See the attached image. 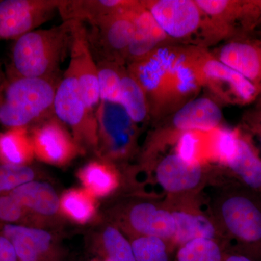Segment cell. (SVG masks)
Returning a JSON list of instances; mask_svg holds the SVG:
<instances>
[{
    "label": "cell",
    "instance_id": "cell-1",
    "mask_svg": "<svg viewBox=\"0 0 261 261\" xmlns=\"http://www.w3.org/2000/svg\"><path fill=\"white\" fill-rule=\"evenodd\" d=\"M71 39L69 20L24 34L14 41L8 75L27 78L58 77L61 63L69 55Z\"/></svg>",
    "mask_w": 261,
    "mask_h": 261
},
{
    "label": "cell",
    "instance_id": "cell-2",
    "mask_svg": "<svg viewBox=\"0 0 261 261\" xmlns=\"http://www.w3.org/2000/svg\"><path fill=\"white\" fill-rule=\"evenodd\" d=\"M58 79L8 75L0 86V125L29 128L54 116Z\"/></svg>",
    "mask_w": 261,
    "mask_h": 261
},
{
    "label": "cell",
    "instance_id": "cell-3",
    "mask_svg": "<svg viewBox=\"0 0 261 261\" xmlns=\"http://www.w3.org/2000/svg\"><path fill=\"white\" fill-rule=\"evenodd\" d=\"M181 50L201 87L208 89L225 102L247 105L260 95V87L220 61L203 47H181Z\"/></svg>",
    "mask_w": 261,
    "mask_h": 261
},
{
    "label": "cell",
    "instance_id": "cell-4",
    "mask_svg": "<svg viewBox=\"0 0 261 261\" xmlns=\"http://www.w3.org/2000/svg\"><path fill=\"white\" fill-rule=\"evenodd\" d=\"M53 110L54 116L69 128L82 154L97 155L96 111L84 99L78 81L68 68L57 87Z\"/></svg>",
    "mask_w": 261,
    "mask_h": 261
},
{
    "label": "cell",
    "instance_id": "cell-5",
    "mask_svg": "<svg viewBox=\"0 0 261 261\" xmlns=\"http://www.w3.org/2000/svg\"><path fill=\"white\" fill-rule=\"evenodd\" d=\"M220 223L228 236L245 247H261V197L246 188L225 192L217 205Z\"/></svg>",
    "mask_w": 261,
    "mask_h": 261
},
{
    "label": "cell",
    "instance_id": "cell-6",
    "mask_svg": "<svg viewBox=\"0 0 261 261\" xmlns=\"http://www.w3.org/2000/svg\"><path fill=\"white\" fill-rule=\"evenodd\" d=\"M176 54L177 47L165 45L127 65V69L145 92L149 116L157 118L171 110V73Z\"/></svg>",
    "mask_w": 261,
    "mask_h": 261
},
{
    "label": "cell",
    "instance_id": "cell-7",
    "mask_svg": "<svg viewBox=\"0 0 261 261\" xmlns=\"http://www.w3.org/2000/svg\"><path fill=\"white\" fill-rule=\"evenodd\" d=\"M97 157L113 163L134 154L138 127L121 105L100 102L96 109Z\"/></svg>",
    "mask_w": 261,
    "mask_h": 261
},
{
    "label": "cell",
    "instance_id": "cell-8",
    "mask_svg": "<svg viewBox=\"0 0 261 261\" xmlns=\"http://www.w3.org/2000/svg\"><path fill=\"white\" fill-rule=\"evenodd\" d=\"M168 39L190 41L195 37L210 40L209 23L196 0H142Z\"/></svg>",
    "mask_w": 261,
    "mask_h": 261
},
{
    "label": "cell",
    "instance_id": "cell-9",
    "mask_svg": "<svg viewBox=\"0 0 261 261\" xmlns=\"http://www.w3.org/2000/svg\"><path fill=\"white\" fill-rule=\"evenodd\" d=\"M208 20L211 40L248 37L261 25V1L196 0Z\"/></svg>",
    "mask_w": 261,
    "mask_h": 261
},
{
    "label": "cell",
    "instance_id": "cell-10",
    "mask_svg": "<svg viewBox=\"0 0 261 261\" xmlns=\"http://www.w3.org/2000/svg\"><path fill=\"white\" fill-rule=\"evenodd\" d=\"M132 7L109 15L87 28L89 44L96 62L126 64L127 49L135 34V25L129 14Z\"/></svg>",
    "mask_w": 261,
    "mask_h": 261
},
{
    "label": "cell",
    "instance_id": "cell-11",
    "mask_svg": "<svg viewBox=\"0 0 261 261\" xmlns=\"http://www.w3.org/2000/svg\"><path fill=\"white\" fill-rule=\"evenodd\" d=\"M61 0H0V41L16 40L58 13Z\"/></svg>",
    "mask_w": 261,
    "mask_h": 261
},
{
    "label": "cell",
    "instance_id": "cell-12",
    "mask_svg": "<svg viewBox=\"0 0 261 261\" xmlns=\"http://www.w3.org/2000/svg\"><path fill=\"white\" fill-rule=\"evenodd\" d=\"M30 135L35 158L43 163L65 166L82 154L70 130L55 116L33 126Z\"/></svg>",
    "mask_w": 261,
    "mask_h": 261
},
{
    "label": "cell",
    "instance_id": "cell-13",
    "mask_svg": "<svg viewBox=\"0 0 261 261\" xmlns=\"http://www.w3.org/2000/svg\"><path fill=\"white\" fill-rule=\"evenodd\" d=\"M69 21L71 23L72 39L68 68L78 81L84 99L89 107L96 111L100 102L97 63L89 44L87 27L82 22Z\"/></svg>",
    "mask_w": 261,
    "mask_h": 261
},
{
    "label": "cell",
    "instance_id": "cell-14",
    "mask_svg": "<svg viewBox=\"0 0 261 261\" xmlns=\"http://www.w3.org/2000/svg\"><path fill=\"white\" fill-rule=\"evenodd\" d=\"M0 233L10 240L20 261H61L56 239L46 230L0 222Z\"/></svg>",
    "mask_w": 261,
    "mask_h": 261
},
{
    "label": "cell",
    "instance_id": "cell-15",
    "mask_svg": "<svg viewBox=\"0 0 261 261\" xmlns=\"http://www.w3.org/2000/svg\"><path fill=\"white\" fill-rule=\"evenodd\" d=\"M124 217L126 226L136 236L155 237L172 243L176 223L170 207L142 201L130 206Z\"/></svg>",
    "mask_w": 261,
    "mask_h": 261
},
{
    "label": "cell",
    "instance_id": "cell-16",
    "mask_svg": "<svg viewBox=\"0 0 261 261\" xmlns=\"http://www.w3.org/2000/svg\"><path fill=\"white\" fill-rule=\"evenodd\" d=\"M214 55L220 61L260 87L261 39L247 37L231 39Z\"/></svg>",
    "mask_w": 261,
    "mask_h": 261
},
{
    "label": "cell",
    "instance_id": "cell-17",
    "mask_svg": "<svg viewBox=\"0 0 261 261\" xmlns=\"http://www.w3.org/2000/svg\"><path fill=\"white\" fill-rule=\"evenodd\" d=\"M32 216L36 227L51 224L61 214L60 198L45 182L32 181L10 192Z\"/></svg>",
    "mask_w": 261,
    "mask_h": 261
},
{
    "label": "cell",
    "instance_id": "cell-18",
    "mask_svg": "<svg viewBox=\"0 0 261 261\" xmlns=\"http://www.w3.org/2000/svg\"><path fill=\"white\" fill-rule=\"evenodd\" d=\"M155 174L163 190L174 195H185L197 190L205 178L204 166L189 164L175 152L160 161Z\"/></svg>",
    "mask_w": 261,
    "mask_h": 261
},
{
    "label": "cell",
    "instance_id": "cell-19",
    "mask_svg": "<svg viewBox=\"0 0 261 261\" xmlns=\"http://www.w3.org/2000/svg\"><path fill=\"white\" fill-rule=\"evenodd\" d=\"M135 25V34L126 55L127 65L142 59L158 48L163 47L168 38L142 1L129 10Z\"/></svg>",
    "mask_w": 261,
    "mask_h": 261
},
{
    "label": "cell",
    "instance_id": "cell-20",
    "mask_svg": "<svg viewBox=\"0 0 261 261\" xmlns=\"http://www.w3.org/2000/svg\"><path fill=\"white\" fill-rule=\"evenodd\" d=\"M222 127L183 132L176 139L175 153L189 164L205 166L219 162V144Z\"/></svg>",
    "mask_w": 261,
    "mask_h": 261
},
{
    "label": "cell",
    "instance_id": "cell-21",
    "mask_svg": "<svg viewBox=\"0 0 261 261\" xmlns=\"http://www.w3.org/2000/svg\"><path fill=\"white\" fill-rule=\"evenodd\" d=\"M222 111L209 97H195L176 110L171 125L177 137L188 130H207L221 126Z\"/></svg>",
    "mask_w": 261,
    "mask_h": 261
},
{
    "label": "cell",
    "instance_id": "cell-22",
    "mask_svg": "<svg viewBox=\"0 0 261 261\" xmlns=\"http://www.w3.org/2000/svg\"><path fill=\"white\" fill-rule=\"evenodd\" d=\"M136 3L137 0H61L58 13L63 21L74 20L90 27Z\"/></svg>",
    "mask_w": 261,
    "mask_h": 261
},
{
    "label": "cell",
    "instance_id": "cell-23",
    "mask_svg": "<svg viewBox=\"0 0 261 261\" xmlns=\"http://www.w3.org/2000/svg\"><path fill=\"white\" fill-rule=\"evenodd\" d=\"M226 166L246 188L261 195V158L249 137L240 130L236 152Z\"/></svg>",
    "mask_w": 261,
    "mask_h": 261
},
{
    "label": "cell",
    "instance_id": "cell-24",
    "mask_svg": "<svg viewBox=\"0 0 261 261\" xmlns=\"http://www.w3.org/2000/svg\"><path fill=\"white\" fill-rule=\"evenodd\" d=\"M176 223V232L172 243L178 246L197 240L213 239L216 240L219 228L203 213L190 207L171 208Z\"/></svg>",
    "mask_w": 261,
    "mask_h": 261
},
{
    "label": "cell",
    "instance_id": "cell-25",
    "mask_svg": "<svg viewBox=\"0 0 261 261\" xmlns=\"http://www.w3.org/2000/svg\"><path fill=\"white\" fill-rule=\"evenodd\" d=\"M84 190L95 198L112 195L120 186L119 173L113 163L98 159L87 163L77 172Z\"/></svg>",
    "mask_w": 261,
    "mask_h": 261
},
{
    "label": "cell",
    "instance_id": "cell-26",
    "mask_svg": "<svg viewBox=\"0 0 261 261\" xmlns=\"http://www.w3.org/2000/svg\"><path fill=\"white\" fill-rule=\"evenodd\" d=\"M35 158L30 132L27 128H8L0 132V163L6 166H30Z\"/></svg>",
    "mask_w": 261,
    "mask_h": 261
},
{
    "label": "cell",
    "instance_id": "cell-27",
    "mask_svg": "<svg viewBox=\"0 0 261 261\" xmlns=\"http://www.w3.org/2000/svg\"><path fill=\"white\" fill-rule=\"evenodd\" d=\"M60 211L63 216L72 222L87 224L97 216V201L84 189H70L60 198Z\"/></svg>",
    "mask_w": 261,
    "mask_h": 261
},
{
    "label": "cell",
    "instance_id": "cell-28",
    "mask_svg": "<svg viewBox=\"0 0 261 261\" xmlns=\"http://www.w3.org/2000/svg\"><path fill=\"white\" fill-rule=\"evenodd\" d=\"M120 105L137 124L149 117L148 102L145 92L127 67L122 77Z\"/></svg>",
    "mask_w": 261,
    "mask_h": 261
},
{
    "label": "cell",
    "instance_id": "cell-29",
    "mask_svg": "<svg viewBox=\"0 0 261 261\" xmlns=\"http://www.w3.org/2000/svg\"><path fill=\"white\" fill-rule=\"evenodd\" d=\"M94 249L103 261H136L130 242L116 226L102 230Z\"/></svg>",
    "mask_w": 261,
    "mask_h": 261
},
{
    "label": "cell",
    "instance_id": "cell-30",
    "mask_svg": "<svg viewBox=\"0 0 261 261\" xmlns=\"http://www.w3.org/2000/svg\"><path fill=\"white\" fill-rule=\"evenodd\" d=\"M100 102L120 104L122 77L126 67L114 62H97Z\"/></svg>",
    "mask_w": 261,
    "mask_h": 261
},
{
    "label": "cell",
    "instance_id": "cell-31",
    "mask_svg": "<svg viewBox=\"0 0 261 261\" xmlns=\"http://www.w3.org/2000/svg\"><path fill=\"white\" fill-rule=\"evenodd\" d=\"M177 261H224V255L216 240L197 239L181 245Z\"/></svg>",
    "mask_w": 261,
    "mask_h": 261
},
{
    "label": "cell",
    "instance_id": "cell-32",
    "mask_svg": "<svg viewBox=\"0 0 261 261\" xmlns=\"http://www.w3.org/2000/svg\"><path fill=\"white\" fill-rule=\"evenodd\" d=\"M130 245L136 261H169L168 243L163 239L136 236Z\"/></svg>",
    "mask_w": 261,
    "mask_h": 261
},
{
    "label": "cell",
    "instance_id": "cell-33",
    "mask_svg": "<svg viewBox=\"0 0 261 261\" xmlns=\"http://www.w3.org/2000/svg\"><path fill=\"white\" fill-rule=\"evenodd\" d=\"M0 222L36 227L32 216L10 193L0 195Z\"/></svg>",
    "mask_w": 261,
    "mask_h": 261
},
{
    "label": "cell",
    "instance_id": "cell-34",
    "mask_svg": "<svg viewBox=\"0 0 261 261\" xmlns=\"http://www.w3.org/2000/svg\"><path fill=\"white\" fill-rule=\"evenodd\" d=\"M37 176L35 170L30 166H6L0 163V195L10 192L27 182L34 181Z\"/></svg>",
    "mask_w": 261,
    "mask_h": 261
},
{
    "label": "cell",
    "instance_id": "cell-35",
    "mask_svg": "<svg viewBox=\"0 0 261 261\" xmlns=\"http://www.w3.org/2000/svg\"><path fill=\"white\" fill-rule=\"evenodd\" d=\"M0 261H20L14 247L8 238L0 233Z\"/></svg>",
    "mask_w": 261,
    "mask_h": 261
},
{
    "label": "cell",
    "instance_id": "cell-36",
    "mask_svg": "<svg viewBox=\"0 0 261 261\" xmlns=\"http://www.w3.org/2000/svg\"><path fill=\"white\" fill-rule=\"evenodd\" d=\"M224 261H252L248 257L240 255H230L227 257H225Z\"/></svg>",
    "mask_w": 261,
    "mask_h": 261
},
{
    "label": "cell",
    "instance_id": "cell-37",
    "mask_svg": "<svg viewBox=\"0 0 261 261\" xmlns=\"http://www.w3.org/2000/svg\"><path fill=\"white\" fill-rule=\"evenodd\" d=\"M260 113V114L259 115L258 118H257V126L255 127V129H256L257 135L259 136L261 143V112Z\"/></svg>",
    "mask_w": 261,
    "mask_h": 261
},
{
    "label": "cell",
    "instance_id": "cell-38",
    "mask_svg": "<svg viewBox=\"0 0 261 261\" xmlns=\"http://www.w3.org/2000/svg\"><path fill=\"white\" fill-rule=\"evenodd\" d=\"M4 77H3V73H2L1 68H0V86L3 83V80H4Z\"/></svg>",
    "mask_w": 261,
    "mask_h": 261
},
{
    "label": "cell",
    "instance_id": "cell-39",
    "mask_svg": "<svg viewBox=\"0 0 261 261\" xmlns=\"http://www.w3.org/2000/svg\"><path fill=\"white\" fill-rule=\"evenodd\" d=\"M92 261H103V260H92Z\"/></svg>",
    "mask_w": 261,
    "mask_h": 261
},
{
    "label": "cell",
    "instance_id": "cell-40",
    "mask_svg": "<svg viewBox=\"0 0 261 261\" xmlns=\"http://www.w3.org/2000/svg\"><path fill=\"white\" fill-rule=\"evenodd\" d=\"M260 95H261V85L260 86ZM259 95V96H260Z\"/></svg>",
    "mask_w": 261,
    "mask_h": 261
}]
</instances>
